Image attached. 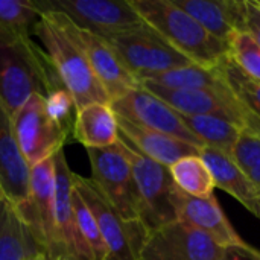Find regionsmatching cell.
<instances>
[{
	"instance_id": "7402d4cb",
	"label": "cell",
	"mask_w": 260,
	"mask_h": 260,
	"mask_svg": "<svg viewBox=\"0 0 260 260\" xmlns=\"http://www.w3.org/2000/svg\"><path fill=\"white\" fill-rule=\"evenodd\" d=\"M200 157L207 165L213 177L215 187L225 190L229 195L236 198L245 209H248L251 203L259 198L260 192L253 186V183L242 172L238 163L232 158V155L204 146L200 151Z\"/></svg>"
},
{
	"instance_id": "5bb4252c",
	"label": "cell",
	"mask_w": 260,
	"mask_h": 260,
	"mask_svg": "<svg viewBox=\"0 0 260 260\" xmlns=\"http://www.w3.org/2000/svg\"><path fill=\"white\" fill-rule=\"evenodd\" d=\"M142 87L154 93L177 113L189 116H215L230 120L244 129H248L250 116L242 104L236 99L232 88L221 91L212 90H174L152 82H142Z\"/></svg>"
},
{
	"instance_id": "83f0119b",
	"label": "cell",
	"mask_w": 260,
	"mask_h": 260,
	"mask_svg": "<svg viewBox=\"0 0 260 260\" xmlns=\"http://www.w3.org/2000/svg\"><path fill=\"white\" fill-rule=\"evenodd\" d=\"M230 61L248 78L260 82V46L247 32H235L227 41Z\"/></svg>"
},
{
	"instance_id": "2e32d148",
	"label": "cell",
	"mask_w": 260,
	"mask_h": 260,
	"mask_svg": "<svg viewBox=\"0 0 260 260\" xmlns=\"http://www.w3.org/2000/svg\"><path fill=\"white\" fill-rule=\"evenodd\" d=\"M30 166L15 139L12 116L0 101V187L17 209L29 201Z\"/></svg>"
},
{
	"instance_id": "4316f807",
	"label": "cell",
	"mask_w": 260,
	"mask_h": 260,
	"mask_svg": "<svg viewBox=\"0 0 260 260\" xmlns=\"http://www.w3.org/2000/svg\"><path fill=\"white\" fill-rule=\"evenodd\" d=\"M43 11L37 2L29 0H0V34L29 35Z\"/></svg>"
},
{
	"instance_id": "d590c367",
	"label": "cell",
	"mask_w": 260,
	"mask_h": 260,
	"mask_svg": "<svg viewBox=\"0 0 260 260\" xmlns=\"http://www.w3.org/2000/svg\"><path fill=\"white\" fill-rule=\"evenodd\" d=\"M2 198H5V195H3V190H2V187H0V200Z\"/></svg>"
},
{
	"instance_id": "603a6c76",
	"label": "cell",
	"mask_w": 260,
	"mask_h": 260,
	"mask_svg": "<svg viewBox=\"0 0 260 260\" xmlns=\"http://www.w3.org/2000/svg\"><path fill=\"white\" fill-rule=\"evenodd\" d=\"M225 62V61H224ZM224 62L215 69H206L197 64L174 69L166 73L152 76L142 82H152L165 88L174 90H212L221 91L229 88V82L224 73ZM140 82V84H142Z\"/></svg>"
},
{
	"instance_id": "5b68a950",
	"label": "cell",
	"mask_w": 260,
	"mask_h": 260,
	"mask_svg": "<svg viewBox=\"0 0 260 260\" xmlns=\"http://www.w3.org/2000/svg\"><path fill=\"white\" fill-rule=\"evenodd\" d=\"M102 38L139 84L155 75L192 64L148 24Z\"/></svg>"
},
{
	"instance_id": "9c48e42d",
	"label": "cell",
	"mask_w": 260,
	"mask_h": 260,
	"mask_svg": "<svg viewBox=\"0 0 260 260\" xmlns=\"http://www.w3.org/2000/svg\"><path fill=\"white\" fill-rule=\"evenodd\" d=\"M41 11H56L76 26L99 37L137 29L146 23L131 2L117 0H38Z\"/></svg>"
},
{
	"instance_id": "e575fe53",
	"label": "cell",
	"mask_w": 260,
	"mask_h": 260,
	"mask_svg": "<svg viewBox=\"0 0 260 260\" xmlns=\"http://www.w3.org/2000/svg\"><path fill=\"white\" fill-rule=\"evenodd\" d=\"M34 260H49L47 259V256H40V257H37V259Z\"/></svg>"
},
{
	"instance_id": "d4e9b609",
	"label": "cell",
	"mask_w": 260,
	"mask_h": 260,
	"mask_svg": "<svg viewBox=\"0 0 260 260\" xmlns=\"http://www.w3.org/2000/svg\"><path fill=\"white\" fill-rule=\"evenodd\" d=\"M171 175L175 186L195 198H210L213 197L215 181L213 177L200 155L183 157L171 168Z\"/></svg>"
},
{
	"instance_id": "f1b7e54d",
	"label": "cell",
	"mask_w": 260,
	"mask_h": 260,
	"mask_svg": "<svg viewBox=\"0 0 260 260\" xmlns=\"http://www.w3.org/2000/svg\"><path fill=\"white\" fill-rule=\"evenodd\" d=\"M72 206H73L78 230L82 239L85 241V244L88 245L94 260H107V247L101 236L94 215L91 213V210L88 209L82 197L78 193L75 186H73V193H72Z\"/></svg>"
},
{
	"instance_id": "7c38bea8",
	"label": "cell",
	"mask_w": 260,
	"mask_h": 260,
	"mask_svg": "<svg viewBox=\"0 0 260 260\" xmlns=\"http://www.w3.org/2000/svg\"><path fill=\"white\" fill-rule=\"evenodd\" d=\"M23 219L46 250L49 260H61L62 254L55 224V165L53 157L30 168L29 201L18 209Z\"/></svg>"
},
{
	"instance_id": "e0dca14e",
	"label": "cell",
	"mask_w": 260,
	"mask_h": 260,
	"mask_svg": "<svg viewBox=\"0 0 260 260\" xmlns=\"http://www.w3.org/2000/svg\"><path fill=\"white\" fill-rule=\"evenodd\" d=\"M172 204L177 213V221L204 232L221 247L225 248L247 244L227 219L215 195L210 198H195L177 189Z\"/></svg>"
},
{
	"instance_id": "d6986e66",
	"label": "cell",
	"mask_w": 260,
	"mask_h": 260,
	"mask_svg": "<svg viewBox=\"0 0 260 260\" xmlns=\"http://www.w3.org/2000/svg\"><path fill=\"white\" fill-rule=\"evenodd\" d=\"M117 123H119L120 137L129 142L139 152H142L143 155L152 158L154 161L163 166L171 168L183 157L200 155L201 149H198L190 143L181 142L175 137L143 128L119 116H117Z\"/></svg>"
},
{
	"instance_id": "9a60e30c",
	"label": "cell",
	"mask_w": 260,
	"mask_h": 260,
	"mask_svg": "<svg viewBox=\"0 0 260 260\" xmlns=\"http://www.w3.org/2000/svg\"><path fill=\"white\" fill-rule=\"evenodd\" d=\"M55 165V224L62 259L94 260L88 245L82 239L72 206L73 171H70L66 154L61 149L53 155Z\"/></svg>"
},
{
	"instance_id": "836d02e7",
	"label": "cell",
	"mask_w": 260,
	"mask_h": 260,
	"mask_svg": "<svg viewBox=\"0 0 260 260\" xmlns=\"http://www.w3.org/2000/svg\"><path fill=\"white\" fill-rule=\"evenodd\" d=\"M247 210H248V212H251L254 216H257V218L260 219V197L257 198V200H254V201L251 203V206H250Z\"/></svg>"
},
{
	"instance_id": "cb8c5ba5",
	"label": "cell",
	"mask_w": 260,
	"mask_h": 260,
	"mask_svg": "<svg viewBox=\"0 0 260 260\" xmlns=\"http://www.w3.org/2000/svg\"><path fill=\"white\" fill-rule=\"evenodd\" d=\"M178 114L183 123L204 143V146L213 148L229 155H232V151L244 131L242 126L221 117Z\"/></svg>"
},
{
	"instance_id": "30bf717a",
	"label": "cell",
	"mask_w": 260,
	"mask_h": 260,
	"mask_svg": "<svg viewBox=\"0 0 260 260\" xmlns=\"http://www.w3.org/2000/svg\"><path fill=\"white\" fill-rule=\"evenodd\" d=\"M50 12L67 32V35L81 47L93 73L96 75V78L105 88L107 94L110 96V104L111 101L120 98L126 91L140 85L139 81L126 70V67L122 64L116 52L102 37L76 26L61 12Z\"/></svg>"
},
{
	"instance_id": "ba28073f",
	"label": "cell",
	"mask_w": 260,
	"mask_h": 260,
	"mask_svg": "<svg viewBox=\"0 0 260 260\" xmlns=\"http://www.w3.org/2000/svg\"><path fill=\"white\" fill-rule=\"evenodd\" d=\"M12 126L18 146L30 168L59 152L72 133L50 119L44 96L34 94L12 114Z\"/></svg>"
},
{
	"instance_id": "3957f363",
	"label": "cell",
	"mask_w": 260,
	"mask_h": 260,
	"mask_svg": "<svg viewBox=\"0 0 260 260\" xmlns=\"http://www.w3.org/2000/svg\"><path fill=\"white\" fill-rule=\"evenodd\" d=\"M34 34L47 53L61 85L75 99L78 110L91 104H110V96L93 73L84 52L50 12L43 11L34 26Z\"/></svg>"
},
{
	"instance_id": "44dd1931",
	"label": "cell",
	"mask_w": 260,
	"mask_h": 260,
	"mask_svg": "<svg viewBox=\"0 0 260 260\" xmlns=\"http://www.w3.org/2000/svg\"><path fill=\"white\" fill-rule=\"evenodd\" d=\"M73 139L85 149L111 148L119 142L117 116L110 104H91L76 111Z\"/></svg>"
},
{
	"instance_id": "52a82bcc",
	"label": "cell",
	"mask_w": 260,
	"mask_h": 260,
	"mask_svg": "<svg viewBox=\"0 0 260 260\" xmlns=\"http://www.w3.org/2000/svg\"><path fill=\"white\" fill-rule=\"evenodd\" d=\"M91 180L104 198L126 222L140 221L139 197L131 163L119 143L104 149H87Z\"/></svg>"
},
{
	"instance_id": "ac0fdd59",
	"label": "cell",
	"mask_w": 260,
	"mask_h": 260,
	"mask_svg": "<svg viewBox=\"0 0 260 260\" xmlns=\"http://www.w3.org/2000/svg\"><path fill=\"white\" fill-rule=\"evenodd\" d=\"M195 18L209 34L227 41L235 32H245L244 2L238 0H172Z\"/></svg>"
},
{
	"instance_id": "484cf974",
	"label": "cell",
	"mask_w": 260,
	"mask_h": 260,
	"mask_svg": "<svg viewBox=\"0 0 260 260\" xmlns=\"http://www.w3.org/2000/svg\"><path fill=\"white\" fill-rule=\"evenodd\" d=\"M224 73L233 94L250 116L248 131L260 137V82L244 75L230 58L224 62Z\"/></svg>"
},
{
	"instance_id": "8d00e7d4",
	"label": "cell",
	"mask_w": 260,
	"mask_h": 260,
	"mask_svg": "<svg viewBox=\"0 0 260 260\" xmlns=\"http://www.w3.org/2000/svg\"><path fill=\"white\" fill-rule=\"evenodd\" d=\"M61 260H67V259H61Z\"/></svg>"
},
{
	"instance_id": "d6a6232c",
	"label": "cell",
	"mask_w": 260,
	"mask_h": 260,
	"mask_svg": "<svg viewBox=\"0 0 260 260\" xmlns=\"http://www.w3.org/2000/svg\"><path fill=\"white\" fill-rule=\"evenodd\" d=\"M221 260H260V250L248 244L225 247Z\"/></svg>"
},
{
	"instance_id": "6da1fadb",
	"label": "cell",
	"mask_w": 260,
	"mask_h": 260,
	"mask_svg": "<svg viewBox=\"0 0 260 260\" xmlns=\"http://www.w3.org/2000/svg\"><path fill=\"white\" fill-rule=\"evenodd\" d=\"M52 62L29 35L0 34V101L12 116L34 94L61 88Z\"/></svg>"
},
{
	"instance_id": "7a4b0ae2",
	"label": "cell",
	"mask_w": 260,
	"mask_h": 260,
	"mask_svg": "<svg viewBox=\"0 0 260 260\" xmlns=\"http://www.w3.org/2000/svg\"><path fill=\"white\" fill-rule=\"evenodd\" d=\"M142 20L192 64L215 69L229 58V46L209 34L172 0H129Z\"/></svg>"
},
{
	"instance_id": "ffe728a7",
	"label": "cell",
	"mask_w": 260,
	"mask_h": 260,
	"mask_svg": "<svg viewBox=\"0 0 260 260\" xmlns=\"http://www.w3.org/2000/svg\"><path fill=\"white\" fill-rule=\"evenodd\" d=\"M46 250L23 219L18 209L6 198L0 200V260H34Z\"/></svg>"
},
{
	"instance_id": "4dcf8cb0",
	"label": "cell",
	"mask_w": 260,
	"mask_h": 260,
	"mask_svg": "<svg viewBox=\"0 0 260 260\" xmlns=\"http://www.w3.org/2000/svg\"><path fill=\"white\" fill-rule=\"evenodd\" d=\"M44 102H46V110L50 119L73 134V123H75L78 108L72 94L64 87H61L49 93L44 98Z\"/></svg>"
},
{
	"instance_id": "8992f818",
	"label": "cell",
	"mask_w": 260,
	"mask_h": 260,
	"mask_svg": "<svg viewBox=\"0 0 260 260\" xmlns=\"http://www.w3.org/2000/svg\"><path fill=\"white\" fill-rule=\"evenodd\" d=\"M73 186L94 215L107 247V260H140L142 250L149 236L143 222L123 221L91 178L73 172Z\"/></svg>"
},
{
	"instance_id": "4fadbf2b",
	"label": "cell",
	"mask_w": 260,
	"mask_h": 260,
	"mask_svg": "<svg viewBox=\"0 0 260 260\" xmlns=\"http://www.w3.org/2000/svg\"><path fill=\"white\" fill-rule=\"evenodd\" d=\"M224 247L204 232L181 221L149 233L140 260H221Z\"/></svg>"
},
{
	"instance_id": "277c9868",
	"label": "cell",
	"mask_w": 260,
	"mask_h": 260,
	"mask_svg": "<svg viewBox=\"0 0 260 260\" xmlns=\"http://www.w3.org/2000/svg\"><path fill=\"white\" fill-rule=\"evenodd\" d=\"M117 143L131 163L139 197L140 221L148 232L152 233L177 221L172 198L178 187L172 180L169 168L143 155L123 137H119Z\"/></svg>"
},
{
	"instance_id": "8fae6325",
	"label": "cell",
	"mask_w": 260,
	"mask_h": 260,
	"mask_svg": "<svg viewBox=\"0 0 260 260\" xmlns=\"http://www.w3.org/2000/svg\"><path fill=\"white\" fill-rule=\"evenodd\" d=\"M110 105L116 116L136 125L175 137L197 146L198 149L204 148V143L183 123L180 114L142 85L111 101Z\"/></svg>"
},
{
	"instance_id": "f546056e",
	"label": "cell",
	"mask_w": 260,
	"mask_h": 260,
	"mask_svg": "<svg viewBox=\"0 0 260 260\" xmlns=\"http://www.w3.org/2000/svg\"><path fill=\"white\" fill-rule=\"evenodd\" d=\"M232 158L260 192V137L244 129L232 151Z\"/></svg>"
},
{
	"instance_id": "1f68e13d",
	"label": "cell",
	"mask_w": 260,
	"mask_h": 260,
	"mask_svg": "<svg viewBox=\"0 0 260 260\" xmlns=\"http://www.w3.org/2000/svg\"><path fill=\"white\" fill-rule=\"evenodd\" d=\"M244 21L245 32L250 34L260 46V2L244 0Z\"/></svg>"
}]
</instances>
